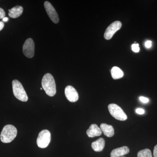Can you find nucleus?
I'll list each match as a JSON object with an SVG mask.
<instances>
[{
	"label": "nucleus",
	"mask_w": 157,
	"mask_h": 157,
	"mask_svg": "<svg viewBox=\"0 0 157 157\" xmlns=\"http://www.w3.org/2000/svg\"><path fill=\"white\" fill-rule=\"evenodd\" d=\"M139 100L141 102L143 103H147L149 102L148 98L144 97H140L139 98Z\"/></svg>",
	"instance_id": "obj_18"
},
{
	"label": "nucleus",
	"mask_w": 157,
	"mask_h": 157,
	"mask_svg": "<svg viewBox=\"0 0 157 157\" xmlns=\"http://www.w3.org/2000/svg\"><path fill=\"white\" fill-rule=\"evenodd\" d=\"M51 133L47 130H43L39 133L37 144L40 148H44L48 146L51 141Z\"/></svg>",
	"instance_id": "obj_5"
},
{
	"label": "nucleus",
	"mask_w": 157,
	"mask_h": 157,
	"mask_svg": "<svg viewBox=\"0 0 157 157\" xmlns=\"http://www.w3.org/2000/svg\"><path fill=\"white\" fill-rule=\"evenodd\" d=\"M24 54L29 58H32L35 54V43L31 38L27 39L23 46Z\"/></svg>",
	"instance_id": "obj_6"
},
{
	"label": "nucleus",
	"mask_w": 157,
	"mask_h": 157,
	"mask_svg": "<svg viewBox=\"0 0 157 157\" xmlns=\"http://www.w3.org/2000/svg\"><path fill=\"white\" fill-rule=\"evenodd\" d=\"M17 133V129L12 125L5 126L0 135L1 141L3 143H10L16 137Z\"/></svg>",
	"instance_id": "obj_2"
},
{
	"label": "nucleus",
	"mask_w": 157,
	"mask_h": 157,
	"mask_svg": "<svg viewBox=\"0 0 157 157\" xmlns=\"http://www.w3.org/2000/svg\"><path fill=\"white\" fill-rule=\"evenodd\" d=\"M101 129L96 124H92L86 131V134L89 137H94L99 136L102 134Z\"/></svg>",
	"instance_id": "obj_10"
},
{
	"label": "nucleus",
	"mask_w": 157,
	"mask_h": 157,
	"mask_svg": "<svg viewBox=\"0 0 157 157\" xmlns=\"http://www.w3.org/2000/svg\"><path fill=\"white\" fill-rule=\"evenodd\" d=\"M154 157H157V144L155 147L153 152Z\"/></svg>",
	"instance_id": "obj_22"
},
{
	"label": "nucleus",
	"mask_w": 157,
	"mask_h": 157,
	"mask_svg": "<svg viewBox=\"0 0 157 157\" xmlns=\"http://www.w3.org/2000/svg\"><path fill=\"white\" fill-rule=\"evenodd\" d=\"M152 45V42L150 40L147 41L145 43V46L147 48H150L151 47Z\"/></svg>",
	"instance_id": "obj_21"
},
{
	"label": "nucleus",
	"mask_w": 157,
	"mask_h": 157,
	"mask_svg": "<svg viewBox=\"0 0 157 157\" xmlns=\"http://www.w3.org/2000/svg\"><path fill=\"white\" fill-rule=\"evenodd\" d=\"M42 88L48 96L53 97L56 94V85L53 76L50 73H46L42 78Z\"/></svg>",
	"instance_id": "obj_1"
},
{
	"label": "nucleus",
	"mask_w": 157,
	"mask_h": 157,
	"mask_svg": "<svg viewBox=\"0 0 157 157\" xmlns=\"http://www.w3.org/2000/svg\"><path fill=\"white\" fill-rule=\"evenodd\" d=\"M65 95L68 101L75 102L78 100V95L76 90L71 86H68L65 90Z\"/></svg>",
	"instance_id": "obj_9"
},
{
	"label": "nucleus",
	"mask_w": 157,
	"mask_h": 157,
	"mask_svg": "<svg viewBox=\"0 0 157 157\" xmlns=\"http://www.w3.org/2000/svg\"><path fill=\"white\" fill-rule=\"evenodd\" d=\"M130 150L128 147L123 146L114 149L110 153L111 157H120L128 153Z\"/></svg>",
	"instance_id": "obj_11"
},
{
	"label": "nucleus",
	"mask_w": 157,
	"mask_h": 157,
	"mask_svg": "<svg viewBox=\"0 0 157 157\" xmlns=\"http://www.w3.org/2000/svg\"><path fill=\"white\" fill-rule=\"evenodd\" d=\"M44 7L51 20L54 23L57 24L59 22L58 14L53 6L49 2L46 1L44 3Z\"/></svg>",
	"instance_id": "obj_8"
},
{
	"label": "nucleus",
	"mask_w": 157,
	"mask_h": 157,
	"mask_svg": "<svg viewBox=\"0 0 157 157\" xmlns=\"http://www.w3.org/2000/svg\"><path fill=\"white\" fill-rule=\"evenodd\" d=\"M136 112L138 114H143L145 112L144 109L142 108H137L136 109Z\"/></svg>",
	"instance_id": "obj_20"
},
{
	"label": "nucleus",
	"mask_w": 157,
	"mask_h": 157,
	"mask_svg": "<svg viewBox=\"0 0 157 157\" xmlns=\"http://www.w3.org/2000/svg\"><path fill=\"white\" fill-rule=\"evenodd\" d=\"M132 50L135 52H138L140 51V48L138 44H133L132 46Z\"/></svg>",
	"instance_id": "obj_17"
},
{
	"label": "nucleus",
	"mask_w": 157,
	"mask_h": 157,
	"mask_svg": "<svg viewBox=\"0 0 157 157\" xmlns=\"http://www.w3.org/2000/svg\"><path fill=\"white\" fill-rule=\"evenodd\" d=\"M4 25H4V23L2 21H0V31L4 28Z\"/></svg>",
	"instance_id": "obj_23"
},
{
	"label": "nucleus",
	"mask_w": 157,
	"mask_h": 157,
	"mask_svg": "<svg viewBox=\"0 0 157 157\" xmlns=\"http://www.w3.org/2000/svg\"><path fill=\"white\" fill-rule=\"evenodd\" d=\"M9 11V15L10 17L13 18H17L22 14L23 8L21 6H17Z\"/></svg>",
	"instance_id": "obj_14"
},
{
	"label": "nucleus",
	"mask_w": 157,
	"mask_h": 157,
	"mask_svg": "<svg viewBox=\"0 0 157 157\" xmlns=\"http://www.w3.org/2000/svg\"><path fill=\"white\" fill-rule=\"evenodd\" d=\"M100 128L104 135L107 137H112L114 135V130L113 127L106 124H101Z\"/></svg>",
	"instance_id": "obj_12"
},
{
	"label": "nucleus",
	"mask_w": 157,
	"mask_h": 157,
	"mask_svg": "<svg viewBox=\"0 0 157 157\" xmlns=\"http://www.w3.org/2000/svg\"><path fill=\"white\" fill-rule=\"evenodd\" d=\"M105 141L103 138H100L92 143V148L94 151L101 152L105 147Z\"/></svg>",
	"instance_id": "obj_13"
},
{
	"label": "nucleus",
	"mask_w": 157,
	"mask_h": 157,
	"mask_svg": "<svg viewBox=\"0 0 157 157\" xmlns=\"http://www.w3.org/2000/svg\"><path fill=\"white\" fill-rule=\"evenodd\" d=\"M42 89H43V88H40V90H42Z\"/></svg>",
	"instance_id": "obj_25"
},
{
	"label": "nucleus",
	"mask_w": 157,
	"mask_h": 157,
	"mask_svg": "<svg viewBox=\"0 0 157 157\" xmlns=\"http://www.w3.org/2000/svg\"></svg>",
	"instance_id": "obj_26"
},
{
	"label": "nucleus",
	"mask_w": 157,
	"mask_h": 157,
	"mask_svg": "<svg viewBox=\"0 0 157 157\" xmlns=\"http://www.w3.org/2000/svg\"><path fill=\"white\" fill-rule=\"evenodd\" d=\"M2 20L3 21H5V22H7V21H8V20H9V18L7 17H5L4 18H3Z\"/></svg>",
	"instance_id": "obj_24"
},
{
	"label": "nucleus",
	"mask_w": 157,
	"mask_h": 157,
	"mask_svg": "<svg viewBox=\"0 0 157 157\" xmlns=\"http://www.w3.org/2000/svg\"><path fill=\"white\" fill-rule=\"evenodd\" d=\"M12 88L13 94L15 98L22 102H26L28 100V97L24 88L22 85L18 80L12 81Z\"/></svg>",
	"instance_id": "obj_3"
},
{
	"label": "nucleus",
	"mask_w": 157,
	"mask_h": 157,
	"mask_svg": "<svg viewBox=\"0 0 157 157\" xmlns=\"http://www.w3.org/2000/svg\"><path fill=\"white\" fill-rule=\"evenodd\" d=\"M6 16L5 11L2 9L0 8V19H3Z\"/></svg>",
	"instance_id": "obj_19"
},
{
	"label": "nucleus",
	"mask_w": 157,
	"mask_h": 157,
	"mask_svg": "<svg viewBox=\"0 0 157 157\" xmlns=\"http://www.w3.org/2000/svg\"><path fill=\"white\" fill-rule=\"evenodd\" d=\"M111 74L112 78L114 79H119L123 77L124 73L120 68L114 67L111 70Z\"/></svg>",
	"instance_id": "obj_15"
},
{
	"label": "nucleus",
	"mask_w": 157,
	"mask_h": 157,
	"mask_svg": "<svg viewBox=\"0 0 157 157\" xmlns=\"http://www.w3.org/2000/svg\"><path fill=\"white\" fill-rule=\"evenodd\" d=\"M108 110L110 114L116 119L124 121L127 119V116L122 109L117 104H111L108 106Z\"/></svg>",
	"instance_id": "obj_4"
},
{
	"label": "nucleus",
	"mask_w": 157,
	"mask_h": 157,
	"mask_svg": "<svg viewBox=\"0 0 157 157\" xmlns=\"http://www.w3.org/2000/svg\"><path fill=\"white\" fill-rule=\"evenodd\" d=\"M137 157H152V156L150 150L145 149L138 152Z\"/></svg>",
	"instance_id": "obj_16"
},
{
	"label": "nucleus",
	"mask_w": 157,
	"mask_h": 157,
	"mask_svg": "<svg viewBox=\"0 0 157 157\" xmlns=\"http://www.w3.org/2000/svg\"><path fill=\"white\" fill-rule=\"evenodd\" d=\"M122 26L121 21H115L112 23L106 29L104 34V38L106 40H109L112 38L117 31H118Z\"/></svg>",
	"instance_id": "obj_7"
}]
</instances>
